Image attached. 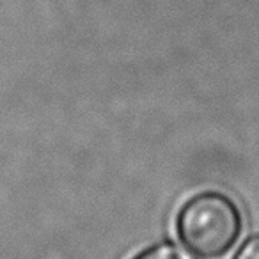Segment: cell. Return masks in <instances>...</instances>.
Listing matches in <instances>:
<instances>
[{
  "mask_svg": "<svg viewBox=\"0 0 259 259\" xmlns=\"http://www.w3.org/2000/svg\"><path fill=\"white\" fill-rule=\"evenodd\" d=\"M132 259H194L188 252H185L180 245L172 241H162V243L151 245V247L141 250Z\"/></svg>",
  "mask_w": 259,
  "mask_h": 259,
  "instance_id": "2",
  "label": "cell"
},
{
  "mask_svg": "<svg viewBox=\"0 0 259 259\" xmlns=\"http://www.w3.org/2000/svg\"><path fill=\"white\" fill-rule=\"evenodd\" d=\"M243 233V215L222 192H199L183 202L176 215L178 240L192 255L220 259L233 250Z\"/></svg>",
  "mask_w": 259,
  "mask_h": 259,
  "instance_id": "1",
  "label": "cell"
},
{
  "mask_svg": "<svg viewBox=\"0 0 259 259\" xmlns=\"http://www.w3.org/2000/svg\"><path fill=\"white\" fill-rule=\"evenodd\" d=\"M234 259H259V234L248 238L236 252Z\"/></svg>",
  "mask_w": 259,
  "mask_h": 259,
  "instance_id": "3",
  "label": "cell"
}]
</instances>
